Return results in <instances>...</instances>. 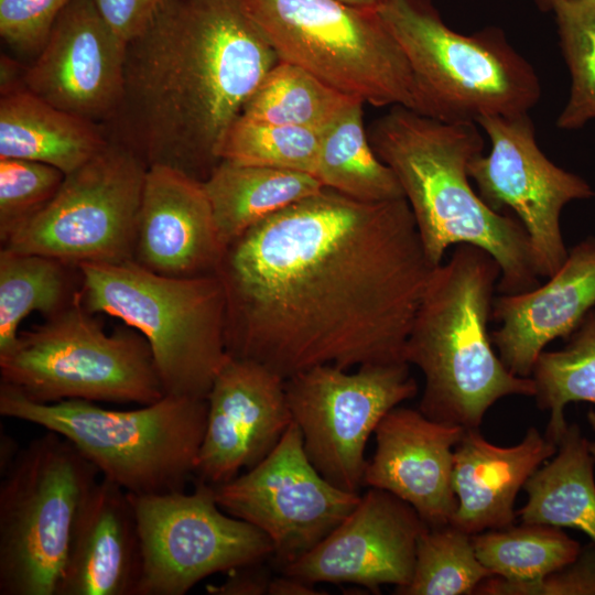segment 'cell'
Listing matches in <instances>:
<instances>
[{
	"label": "cell",
	"instance_id": "1",
	"mask_svg": "<svg viewBox=\"0 0 595 595\" xmlns=\"http://www.w3.org/2000/svg\"><path fill=\"white\" fill-rule=\"evenodd\" d=\"M433 268L404 197L367 203L323 187L225 248L227 353L284 380L322 365L407 363Z\"/></svg>",
	"mask_w": 595,
	"mask_h": 595
},
{
	"label": "cell",
	"instance_id": "2",
	"mask_svg": "<svg viewBox=\"0 0 595 595\" xmlns=\"http://www.w3.org/2000/svg\"><path fill=\"white\" fill-rule=\"evenodd\" d=\"M279 61L244 0H167L127 42L110 141L204 182L228 131Z\"/></svg>",
	"mask_w": 595,
	"mask_h": 595
},
{
	"label": "cell",
	"instance_id": "3",
	"mask_svg": "<svg viewBox=\"0 0 595 595\" xmlns=\"http://www.w3.org/2000/svg\"><path fill=\"white\" fill-rule=\"evenodd\" d=\"M477 126L393 106L367 132L401 185L433 267L448 247L470 244L498 262L501 294L530 291L541 283L527 231L517 217L491 209L469 182L468 164L484 148Z\"/></svg>",
	"mask_w": 595,
	"mask_h": 595
},
{
	"label": "cell",
	"instance_id": "4",
	"mask_svg": "<svg viewBox=\"0 0 595 595\" xmlns=\"http://www.w3.org/2000/svg\"><path fill=\"white\" fill-rule=\"evenodd\" d=\"M499 277L496 259L470 244L456 245L431 271L404 350L424 376L419 410L431 420L479 429L499 399L534 397L532 378L509 371L493 347L488 322Z\"/></svg>",
	"mask_w": 595,
	"mask_h": 595
},
{
	"label": "cell",
	"instance_id": "5",
	"mask_svg": "<svg viewBox=\"0 0 595 595\" xmlns=\"http://www.w3.org/2000/svg\"><path fill=\"white\" fill-rule=\"evenodd\" d=\"M0 414L64 436L102 478L130 494L152 495L184 490L194 477L207 400L164 394L113 410L79 399L39 403L0 382Z\"/></svg>",
	"mask_w": 595,
	"mask_h": 595
},
{
	"label": "cell",
	"instance_id": "6",
	"mask_svg": "<svg viewBox=\"0 0 595 595\" xmlns=\"http://www.w3.org/2000/svg\"><path fill=\"white\" fill-rule=\"evenodd\" d=\"M77 268L87 311L116 317L145 338L165 394L206 399L229 358L217 274L169 277L133 260Z\"/></svg>",
	"mask_w": 595,
	"mask_h": 595
},
{
	"label": "cell",
	"instance_id": "7",
	"mask_svg": "<svg viewBox=\"0 0 595 595\" xmlns=\"http://www.w3.org/2000/svg\"><path fill=\"white\" fill-rule=\"evenodd\" d=\"M278 58L364 104L429 117L399 43L375 9L339 0H244Z\"/></svg>",
	"mask_w": 595,
	"mask_h": 595
},
{
	"label": "cell",
	"instance_id": "8",
	"mask_svg": "<svg viewBox=\"0 0 595 595\" xmlns=\"http://www.w3.org/2000/svg\"><path fill=\"white\" fill-rule=\"evenodd\" d=\"M375 10L402 48L430 118L477 123L528 113L539 101L536 71L501 30L461 34L415 0H387Z\"/></svg>",
	"mask_w": 595,
	"mask_h": 595
},
{
	"label": "cell",
	"instance_id": "9",
	"mask_svg": "<svg viewBox=\"0 0 595 595\" xmlns=\"http://www.w3.org/2000/svg\"><path fill=\"white\" fill-rule=\"evenodd\" d=\"M88 312L80 289L42 325L0 355L1 381L39 403L88 400L145 405L162 387L150 346L125 325L112 334Z\"/></svg>",
	"mask_w": 595,
	"mask_h": 595
},
{
	"label": "cell",
	"instance_id": "10",
	"mask_svg": "<svg viewBox=\"0 0 595 595\" xmlns=\"http://www.w3.org/2000/svg\"><path fill=\"white\" fill-rule=\"evenodd\" d=\"M98 475L52 431L19 450L1 473V595H56L76 516Z\"/></svg>",
	"mask_w": 595,
	"mask_h": 595
},
{
	"label": "cell",
	"instance_id": "11",
	"mask_svg": "<svg viewBox=\"0 0 595 595\" xmlns=\"http://www.w3.org/2000/svg\"><path fill=\"white\" fill-rule=\"evenodd\" d=\"M147 165L110 141L66 174L47 206L1 248L77 267L133 260Z\"/></svg>",
	"mask_w": 595,
	"mask_h": 595
},
{
	"label": "cell",
	"instance_id": "12",
	"mask_svg": "<svg viewBox=\"0 0 595 595\" xmlns=\"http://www.w3.org/2000/svg\"><path fill=\"white\" fill-rule=\"evenodd\" d=\"M304 452L332 485L359 493L365 448L381 419L419 391L408 363L368 364L356 371L315 366L284 380Z\"/></svg>",
	"mask_w": 595,
	"mask_h": 595
},
{
	"label": "cell",
	"instance_id": "13",
	"mask_svg": "<svg viewBox=\"0 0 595 595\" xmlns=\"http://www.w3.org/2000/svg\"><path fill=\"white\" fill-rule=\"evenodd\" d=\"M142 571L137 595H184L216 573L262 563L273 554L266 533L225 512L214 486L134 495Z\"/></svg>",
	"mask_w": 595,
	"mask_h": 595
},
{
	"label": "cell",
	"instance_id": "14",
	"mask_svg": "<svg viewBox=\"0 0 595 595\" xmlns=\"http://www.w3.org/2000/svg\"><path fill=\"white\" fill-rule=\"evenodd\" d=\"M214 490L225 512L268 536L281 569L326 538L360 499L315 469L294 422L266 458Z\"/></svg>",
	"mask_w": 595,
	"mask_h": 595
},
{
	"label": "cell",
	"instance_id": "15",
	"mask_svg": "<svg viewBox=\"0 0 595 595\" xmlns=\"http://www.w3.org/2000/svg\"><path fill=\"white\" fill-rule=\"evenodd\" d=\"M477 125L486 132L490 150L469 162V178L491 209L515 213L527 231L537 272L548 279L569 253L560 226L563 207L592 197L594 191L581 176L544 155L528 113L487 116Z\"/></svg>",
	"mask_w": 595,
	"mask_h": 595
},
{
	"label": "cell",
	"instance_id": "16",
	"mask_svg": "<svg viewBox=\"0 0 595 595\" xmlns=\"http://www.w3.org/2000/svg\"><path fill=\"white\" fill-rule=\"evenodd\" d=\"M429 526L393 494L371 488L354 510L320 543L282 574L314 583H348L379 593L412 578L419 537Z\"/></svg>",
	"mask_w": 595,
	"mask_h": 595
},
{
	"label": "cell",
	"instance_id": "17",
	"mask_svg": "<svg viewBox=\"0 0 595 595\" xmlns=\"http://www.w3.org/2000/svg\"><path fill=\"white\" fill-rule=\"evenodd\" d=\"M126 45L94 0H72L25 67L24 86L51 105L104 126L121 98Z\"/></svg>",
	"mask_w": 595,
	"mask_h": 595
},
{
	"label": "cell",
	"instance_id": "18",
	"mask_svg": "<svg viewBox=\"0 0 595 595\" xmlns=\"http://www.w3.org/2000/svg\"><path fill=\"white\" fill-rule=\"evenodd\" d=\"M206 400V430L194 478L212 486L260 463L293 422L284 379L252 360L229 356Z\"/></svg>",
	"mask_w": 595,
	"mask_h": 595
},
{
	"label": "cell",
	"instance_id": "19",
	"mask_svg": "<svg viewBox=\"0 0 595 595\" xmlns=\"http://www.w3.org/2000/svg\"><path fill=\"white\" fill-rule=\"evenodd\" d=\"M465 430L431 420L420 410L391 409L375 430L376 448L363 485L404 500L429 527L451 523L457 507L454 450Z\"/></svg>",
	"mask_w": 595,
	"mask_h": 595
},
{
	"label": "cell",
	"instance_id": "20",
	"mask_svg": "<svg viewBox=\"0 0 595 595\" xmlns=\"http://www.w3.org/2000/svg\"><path fill=\"white\" fill-rule=\"evenodd\" d=\"M224 250L203 182L170 166H148L133 261L169 277L216 274Z\"/></svg>",
	"mask_w": 595,
	"mask_h": 595
},
{
	"label": "cell",
	"instance_id": "21",
	"mask_svg": "<svg viewBox=\"0 0 595 595\" xmlns=\"http://www.w3.org/2000/svg\"><path fill=\"white\" fill-rule=\"evenodd\" d=\"M594 305L595 237H587L543 285L494 299L491 318L500 327L490 333L493 345L509 371L531 377L545 346L567 339Z\"/></svg>",
	"mask_w": 595,
	"mask_h": 595
},
{
	"label": "cell",
	"instance_id": "22",
	"mask_svg": "<svg viewBox=\"0 0 595 595\" xmlns=\"http://www.w3.org/2000/svg\"><path fill=\"white\" fill-rule=\"evenodd\" d=\"M141 571L129 493L101 478L79 507L56 595H137Z\"/></svg>",
	"mask_w": 595,
	"mask_h": 595
},
{
	"label": "cell",
	"instance_id": "23",
	"mask_svg": "<svg viewBox=\"0 0 595 595\" xmlns=\"http://www.w3.org/2000/svg\"><path fill=\"white\" fill-rule=\"evenodd\" d=\"M556 450L534 426L512 446L489 443L479 429L465 430L454 450L457 507L451 523L469 534L512 526L519 490Z\"/></svg>",
	"mask_w": 595,
	"mask_h": 595
},
{
	"label": "cell",
	"instance_id": "24",
	"mask_svg": "<svg viewBox=\"0 0 595 595\" xmlns=\"http://www.w3.org/2000/svg\"><path fill=\"white\" fill-rule=\"evenodd\" d=\"M109 142L101 125L62 110L26 88L0 98V158L52 165L65 175Z\"/></svg>",
	"mask_w": 595,
	"mask_h": 595
},
{
	"label": "cell",
	"instance_id": "25",
	"mask_svg": "<svg viewBox=\"0 0 595 595\" xmlns=\"http://www.w3.org/2000/svg\"><path fill=\"white\" fill-rule=\"evenodd\" d=\"M226 248L250 227L320 192L312 174L220 161L203 182Z\"/></svg>",
	"mask_w": 595,
	"mask_h": 595
},
{
	"label": "cell",
	"instance_id": "26",
	"mask_svg": "<svg viewBox=\"0 0 595 595\" xmlns=\"http://www.w3.org/2000/svg\"><path fill=\"white\" fill-rule=\"evenodd\" d=\"M595 458L589 441L576 423L569 424L556 453L523 486L521 522L572 528L595 544Z\"/></svg>",
	"mask_w": 595,
	"mask_h": 595
},
{
	"label": "cell",
	"instance_id": "27",
	"mask_svg": "<svg viewBox=\"0 0 595 595\" xmlns=\"http://www.w3.org/2000/svg\"><path fill=\"white\" fill-rule=\"evenodd\" d=\"M363 106L356 100L322 131L314 175L323 187L360 202L402 198L397 176L370 143Z\"/></svg>",
	"mask_w": 595,
	"mask_h": 595
},
{
	"label": "cell",
	"instance_id": "28",
	"mask_svg": "<svg viewBox=\"0 0 595 595\" xmlns=\"http://www.w3.org/2000/svg\"><path fill=\"white\" fill-rule=\"evenodd\" d=\"M78 268L57 259L0 250V355L17 343L20 323L32 312L50 317L63 310L80 289Z\"/></svg>",
	"mask_w": 595,
	"mask_h": 595
},
{
	"label": "cell",
	"instance_id": "29",
	"mask_svg": "<svg viewBox=\"0 0 595 595\" xmlns=\"http://www.w3.org/2000/svg\"><path fill=\"white\" fill-rule=\"evenodd\" d=\"M356 100L304 68L279 60L246 101L241 116L322 131Z\"/></svg>",
	"mask_w": 595,
	"mask_h": 595
},
{
	"label": "cell",
	"instance_id": "30",
	"mask_svg": "<svg viewBox=\"0 0 595 595\" xmlns=\"http://www.w3.org/2000/svg\"><path fill=\"white\" fill-rule=\"evenodd\" d=\"M472 540L482 564L510 582L540 580L572 563L582 550L562 528L542 523L487 530Z\"/></svg>",
	"mask_w": 595,
	"mask_h": 595
},
{
	"label": "cell",
	"instance_id": "31",
	"mask_svg": "<svg viewBox=\"0 0 595 595\" xmlns=\"http://www.w3.org/2000/svg\"><path fill=\"white\" fill-rule=\"evenodd\" d=\"M559 350H543L531 378L538 408L550 411L545 436L558 445L569 423L564 410L571 402L595 403V305Z\"/></svg>",
	"mask_w": 595,
	"mask_h": 595
},
{
	"label": "cell",
	"instance_id": "32",
	"mask_svg": "<svg viewBox=\"0 0 595 595\" xmlns=\"http://www.w3.org/2000/svg\"><path fill=\"white\" fill-rule=\"evenodd\" d=\"M493 573L478 560L472 534L452 523L428 527L419 537L410 583L400 595H469Z\"/></svg>",
	"mask_w": 595,
	"mask_h": 595
},
{
	"label": "cell",
	"instance_id": "33",
	"mask_svg": "<svg viewBox=\"0 0 595 595\" xmlns=\"http://www.w3.org/2000/svg\"><path fill=\"white\" fill-rule=\"evenodd\" d=\"M322 131L240 116L226 136L220 159L314 175Z\"/></svg>",
	"mask_w": 595,
	"mask_h": 595
},
{
	"label": "cell",
	"instance_id": "34",
	"mask_svg": "<svg viewBox=\"0 0 595 595\" xmlns=\"http://www.w3.org/2000/svg\"><path fill=\"white\" fill-rule=\"evenodd\" d=\"M552 11L571 76L570 96L556 126L575 130L595 118V0H562Z\"/></svg>",
	"mask_w": 595,
	"mask_h": 595
},
{
	"label": "cell",
	"instance_id": "35",
	"mask_svg": "<svg viewBox=\"0 0 595 595\" xmlns=\"http://www.w3.org/2000/svg\"><path fill=\"white\" fill-rule=\"evenodd\" d=\"M65 174L35 161L0 158V241L41 213L58 192Z\"/></svg>",
	"mask_w": 595,
	"mask_h": 595
},
{
	"label": "cell",
	"instance_id": "36",
	"mask_svg": "<svg viewBox=\"0 0 595 595\" xmlns=\"http://www.w3.org/2000/svg\"><path fill=\"white\" fill-rule=\"evenodd\" d=\"M72 0H0V35L18 55L39 54L62 11Z\"/></svg>",
	"mask_w": 595,
	"mask_h": 595
},
{
	"label": "cell",
	"instance_id": "37",
	"mask_svg": "<svg viewBox=\"0 0 595 595\" xmlns=\"http://www.w3.org/2000/svg\"><path fill=\"white\" fill-rule=\"evenodd\" d=\"M480 595H595V544L582 548L569 565L532 582L490 576L475 589Z\"/></svg>",
	"mask_w": 595,
	"mask_h": 595
},
{
	"label": "cell",
	"instance_id": "38",
	"mask_svg": "<svg viewBox=\"0 0 595 595\" xmlns=\"http://www.w3.org/2000/svg\"><path fill=\"white\" fill-rule=\"evenodd\" d=\"M167 0H94L106 22L126 42L139 34Z\"/></svg>",
	"mask_w": 595,
	"mask_h": 595
},
{
	"label": "cell",
	"instance_id": "39",
	"mask_svg": "<svg viewBox=\"0 0 595 595\" xmlns=\"http://www.w3.org/2000/svg\"><path fill=\"white\" fill-rule=\"evenodd\" d=\"M257 564L246 565L228 572L226 580L218 585H208L206 591L213 595H264L268 594L271 577Z\"/></svg>",
	"mask_w": 595,
	"mask_h": 595
},
{
	"label": "cell",
	"instance_id": "40",
	"mask_svg": "<svg viewBox=\"0 0 595 595\" xmlns=\"http://www.w3.org/2000/svg\"><path fill=\"white\" fill-rule=\"evenodd\" d=\"M25 67L18 60L8 55H1L0 58V93H9L25 88L24 73Z\"/></svg>",
	"mask_w": 595,
	"mask_h": 595
},
{
	"label": "cell",
	"instance_id": "41",
	"mask_svg": "<svg viewBox=\"0 0 595 595\" xmlns=\"http://www.w3.org/2000/svg\"><path fill=\"white\" fill-rule=\"evenodd\" d=\"M268 594L270 595H316L313 584L300 578L283 574L280 577L271 578Z\"/></svg>",
	"mask_w": 595,
	"mask_h": 595
},
{
	"label": "cell",
	"instance_id": "42",
	"mask_svg": "<svg viewBox=\"0 0 595 595\" xmlns=\"http://www.w3.org/2000/svg\"><path fill=\"white\" fill-rule=\"evenodd\" d=\"M0 448V470L3 473L14 461L20 448L13 439L3 432L1 433Z\"/></svg>",
	"mask_w": 595,
	"mask_h": 595
},
{
	"label": "cell",
	"instance_id": "43",
	"mask_svg": "<svg viewBox=\"0 0 595 595\" xmlns=\"http://www.w3.org/2000/svg\"><path fill=\"white\" fill-rule=\"evenodd\" d=\"M349 6L363 8V9H376L387 0H339Z\"/></svg>",
	"mask_w": 595,
	"mask_h": 595
},
{
	"label": "cell",
	"instance_id": "44",
	"mask_svg": "<svg viewBox=\"0 0 595 595\" xmlns=\"http://www.w3.org/2000/svg\"><path fill=\"white\" fill-rule=\"evenodd\" d=\"M562 0H532L541 11H552L554 6Z\"/></svg>",
	"mask_w": 595,
	"mask_h": 595
},
{
	"label": "cell",
	"instance_id": "45",
	"mask_svg": "<svg viewBox=\"0 0 595 595\" xmlns=\"http://www.w3.org/2000/svg\"><path fill=\"white\" fill-rule=\"evenodd\" d=\"M587 421L592 429L595 431V410L591 409L587 412ZM589 452L595 458V442H589Z\"/></svg>",
	"mask_w": 595,
	"mask_h": 595
}]
</instances>
